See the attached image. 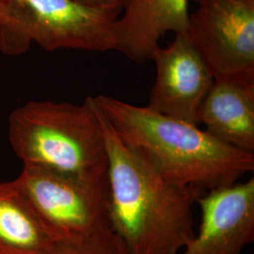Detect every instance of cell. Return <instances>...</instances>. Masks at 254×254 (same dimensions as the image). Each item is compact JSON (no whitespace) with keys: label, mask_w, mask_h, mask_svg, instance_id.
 I'll return each instance as SVG.
<instances>
[{"label":"cell","mask_w":254,"mask_h":254,"mask_svg":"<svg viewBox=\"0 0 254 254\" xmlns=\"http://www.w3.org/2000/svg\"><path fill=\"white\" fill-rule=\"evenodd\" d=\"M7 2H8V0H0V11L4 8V6L6 5Z\"/></svg>","instance_id":"4fadbf2b"},{"label":"cell","mask_w":254,"mask_h":254,"mask_svg":"<svg viewBox=\"0 0 254 254\" xmlns=\"http://www.w3.org/2000/svg\"><path fill=\"white\" fill-rule=\"evenodd\" d=\"M200 222L178 254H241L254 241V178L201 193Z\"/></svg>","instance_id":"ba28073f"},{"label":"cell","mask_w":254,"mask_h":254,"mask_svg":"<svg viewBox=\"0 0 254 254\" xmlns=\"http://www.w3.org/2000/svg\"><path fill=\"white\" fill-rule=\"evenodd\" d=\"M115 25V51L137 64L152 61L166 33H187L189 0H127Z\"/></svg>","instance_id":"9c48e42d"},{"label":"cell","mask_w":254,"mask_h":254,"mask_svg":"<svg viewBox=\"0 0 254 254\" xmlns=\"http://www.w3.org/2000/svg\"><path fill=\"white\" fill-rule=\"evenodd\" d=\"M187 34L215 79L254 85V0H197Z\"/></svg>","instance_id":"8992f818"},{"label":"cell","mask_w":254,"mask_h":254,"mask_svg":"<svg viewBox=\"0 0 254 254\" xmlns=\"http://www.w3.org/2000/svg\"><path fill=\"white\" fill-rule=\"evenodd\" d=\"M0 254H60L16 179L0 182Z\"/></svg>","instance_id":"8fae6325"},{"label":"cell","mask_w":254,"mask_h":254,"mask_svg":"<svg viewBox=\"0 0 254 254\" xmlns=\"http://www.w3.org/2000/svg\"><path fill=\"white\" fill-rule=\"evenodd\" d=\"M60 254H128L114 227L106 181L24 166L16 178Z\"/></svg>","instance_id":"277c9868"},{"label":"cell","mask_w":254,"mask_h":254,"mask_svg":"<svg viewBox=\"0 0 254 254\" xmlns=\"http://www.w3.org/2000/svg\"><path fill=\"white\" fill-rule=\"evenodd\" d=\"M119 15L75 0H8L0 11V50L16 56L34 42L46 51H115Z\"/></svg>","instance_id":"5b68a950"},{"label":"cell","mask_w":254,"mask_h":254,"mask_svg":"<svg viewBox=\"0 0 254 254\" xmlns=\"http://www.w3.org/2000/svg\"><path fill=\"white\" fill-rule=\"evenodd\" d=\"M152 61L156 77L146 107L199 126L201 104L215 78L188 34H175L169 46H158Z\"/></svg>","instance_id":"52a82bcc"},{"label":"cell","mask_w":254,"mask_h":254,"mask_svg":"<svg viewBox=\"0 0 254 254\" xmlns=\"http://www.w3.org/2000/svg\"><path fill=\"white\" fill-rule=\"evenodd\" d=\"M8 136L24 166L85 181L107 180V148L91 96L81 105L29 101L9 114Z\"/></svg>","instance_id":"3957f363"},{"label":"cell","mask_w":254,"mask_h":254,"mask_svg":"<svg viewBox=\"0 0 254 254\" xmlns=\"http://www.w3.org/2000/svg\"><path fill=\"white\" fill-rule=\"evenodd\" d=\"M95 109L108 154L110 215L127 253L179 254L195 235L193 209L202 192L165 176Z\"/></svg>","instance_id":"6da1fadb"},{"label":"cell","mask_w":254,"mask_h":254,"mask_svg":"<svg viewBox=\"0 0 254 254\" xmlns=\"http://www.w3.org/2000/svg\"><path fill=\"white\" fill-rule=\"evenodd\" d=\"M199 120L218 140L254 154V85L215 79L201 104Z\"/></svg>","instance_id":"30bf717a"},{"label":"cell","mask_w":254,"mask_h":254,"mask_svg":"<svg viewBox=\"0 0 254 254\" xmlns=\"http://www.w3.org/2000/svg\"><path fill=\"white\" fill-rule=\"evenodd\" d=\"M91 98L118 136L172 181L203 193L254 173V154L228 145L199 126L106 94Z\"/></svg>","instance_id":"7a4b0ae2"},{"label":"cell","mask_w":254,"mask_h":254,"mask_svg":"<svg viewBox=\"0 0 254 254\" xmlns=\"http://www.w3.org/2000/svg\"><path fill=\"white\" fill-rule=\"evenodd\" d=\"M192 1H197V0H192Z\"/></svg>","instance_id":"5bb4252c"},{"label":"cell","mask_w":254,"mask_h":254,"mask_svg":"<svg viewBox=\"0 0 254 254\" xmlns=\"http://www.w3.org/2000/svg\"><path fill=\"white\" fill-rule=\"evenodd\" d=\"M86 6L97 8V9H107L121 13L125 7L127 0H75Z\"/></svg>","instance_id":"7c38bea8"}]
</instances>
